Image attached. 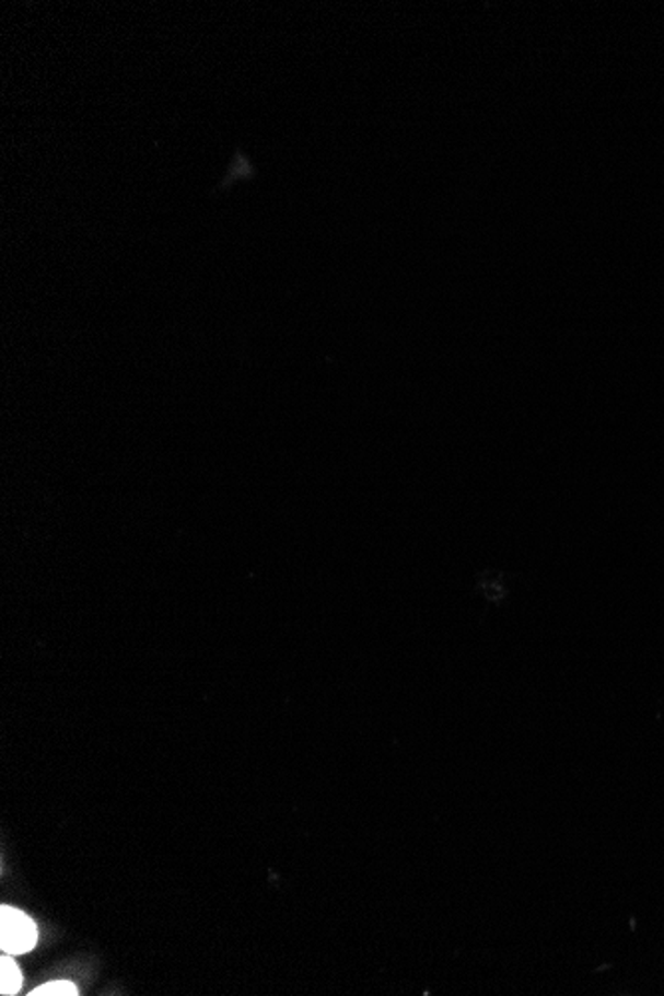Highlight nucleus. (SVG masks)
<instances>
[{
  "mask_svg": "<svg viewBox=\"0 0 664 996\" xmlns=\"http://www.w3.org/2000/svg\"><path fill=\"white\" fill-rule=\"evenodd\" d=\"M38 941V929L34 920L22 911L2 905L0 907V949L7 954H24L33 951Z\"/></svg>",
  "mask_w": 664,
  "mask_h": 996,
  "instance_id": "1",
  "label": "nucleus"
},
{
  "mask_svg": "<svg viewBox=\"0 0 664 996\" xmlns=\"http://www.w3.org/2000/svg\"><path fill=\"white\" fill-rule=\"evenodd\" d=\"M0 995H16L22 986V973L19 964L12 961V954L4 953L0 959Z\"/></svg>",
  "mask_w": 664,
  "mask_h": 996,
  "instance_id": "2",
  "label": "nucleus"
},
{
  "mask_svg": "<svg viewBox=\"0 0 664 996\" xmlns=\"http://www.w3.org/2000/svg\"><path fill=\"white\" fill-rule=\"evenodd\" d=\"M31 996H78V988L74 983L70 981H53V983H46V985L38 986L34 988L33 993H28Z\"/></svg>",
  "mask_w": 664,
  "mask_h": 996,
  "instance_id": "3",
  "label": "nucleus"
}]
</instances>
